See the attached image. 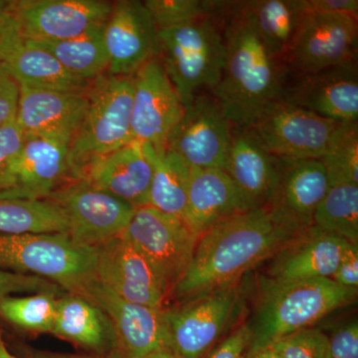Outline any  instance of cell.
I'll list each match as a JSON object with an SVG mask.
<instances>
[{
  "label": "cell",
  "instance_id": "obj_1",
  "mask_svg": "<svg viewBox=\"0 0 358 358\" xmlns=\"http://www.w3.org/2000/svg\"><path fill=\"white\" fill-rule=\"evenodd\" d=\"M301 230L271 206L221 221L199 238L192 262L174 286V296L185 301L239 282L245 273L279 253Z\"/></svg>",
  "mask_w": 358,
  "mask_h": 358
},
{
  "label": "cell",
  "instance_id": "obj_2",
  "mask_svg": "<svg viewBox=\"0 0 358 358\" xmlns=\"http://www.w3.org/2000/svg\"><path fill=\"white\" fill-rule=\"evenodd\" d=\"M225 57L212 96L234 127H248L261 110L280 100L286 66L263 41L249 1L228 3L223 15Z\"/></svg>",
  "mask_w": 358,
  "mask_h": 358
},
{
  "label": "cell",
  "instance_id": "obj_3",
  "mask_svg": "<svg viewBox=\"0 0 358 358\" xmlns=\"http://www.w3.org/2000/svg\"><path fill=\"white\" fill-rule=\"evenodd\" d=\"M357 289L345 288L331 279L263 282L262 296L251 326L250 348L271 345L313 327L339 308L357 301Z\"/></svg>",
  "mask_w": 358,
  "mask_h": 358
},
{
  "label": "cell",
  "instance_id": "obj_4",
  "mask_svg": "<svg viewBox=\"0 0 358 358\" xmlns=\"http://www.w3.org/2000/svg\"><path fill=\"white\" fill-rule=\"evenodd\" d=\"M96 247L77 243L67 233L0 234V268L43 278L84 296L96 280Z\"/></svg>",
  "mask_w": 358,
  "mask_h": 358
},
{
  "label": "cell",
  "instance_id": "obj_5",
  "mask_svg": "<svg viewBox=\"0 0 358 358\" xmlns=\"http://www.w3.org/2000/svg\"><path fill=\"white\" fill-rule=\"evenodd\" d=\"M88 108L69 148L70 178L81 180L93 160L110 154L133 141V76L101 75L92 81Z\"/></svg>",
  "mask_w": 358,
  "mask_h": 358
},
{
  "label": "cell",
  "instance_id": "obj_6",
  "mask_svg": "<svg viewBox=\"0 0 358 358\" xmlns=\"http://www.w3.org/2000/svg\"><path fill=\"white\" fill-rule=\"evenodd\" d=\"M217 17L159 30L160 62L185 107L199 90L212 91L220 81L225 43Z\"/></svg>",
  "mask_w": 358,
  "mask_h": 358
},
{
  "label": "cell",
  "instance_id": "obj_7",
  "mask_svg": "<svg viewBox=\"0 0 358 358\" xmlns=\"http://www.w3.org/2000/svg\"><path fill=\"white\" fill-rule=\"evenodd\" d=\"M242 289L237 282L210 289L164 308L169 350L179 358L207 355L241 310Z\"/></svg>",
  "mask_w": 358,
  "mask_h": 358
},
{
  "label": "cell",
  "instance_id": "obj_8",
  "mask_svg": "<svg viewBox=\"0 0 358 358\" xmlns=\"http://www.w3.org/2000/svg\"><path fill=\"white\" fill-rule=\"evenodd\" d=\"M338 124L280 99L245 128L275 159H320Z\"/></svg>",
  "mask_w": 358,
  "mask_h": 358
},
{
  "label": "cell",
  "instance_id": "obj_9",
  "mask_svg": "<svg viewBox=\"0 0 358 358\" xmlns=\"http://www.w3.org/2000/svg\"><path fill=\"white\" fill-rule=\"evenodd\" d=\"M122 236L150 262L169 292L192 262L199 238L182 219L138 207Z\"/></svg>",
  "mask_w": 358,
  "mask_h": 358
},
{
  "label": "cell",
  "instance_id": "obj_10",
  "mask_svg": "<svg viewBox=\"0 0 358 358\" xmlns=\"http://www.w3.org/2000/svg\"><path fill=\"white\" fill-rule=\"evenodd\" d=\"M358 16L303 14L285 60L299 76L357 61Z\"/></svg>",
  "mask_w": 358,
  "mask_h": 358
},
{
  "label": "cell",
  "instance_id": "obj_11",
  "mask_svg": "<svg viewBox=\"0 0 358 358\" xmlns=\"http://www.w3.org/2000/svg\"><path fill=\"white\" fill-rule=\"evenodd\" d=\"M48 200L64 212L68 235L89 247L121 236L136 210L133 204L83 180L57 190Z\"/></svg>",
  "mask_w": 358,
  "mask_h": 358
},
{
  "label": "cell",
  "instance_id": "obj_12",
  "mask_svg": "<svg viewBox=\"0 0 358 358\" xmlns=\"http://www.w3.org/2000/svg\"><path fill=\"white\" fill-rule=\"evenodd\" d=\"M234 126L213 96L197 94L167 140L166 150L190 167L225 169Z\"/></svg>",
  "mask_w": 358,
  "mask_h": 358
},
{
  "label": "cell",
  "instance_id": "obj_13",
  "mask_svg": "<svg viewBox=\"0 0 358 358\" xmlns=\"http://www.w3.org/2000/svg\"><path fill=\"white\" fill-rule=\"evenodd\" d=\"M131 138L155 150H166L167 140L185 113V106L159 58L134 75Z\"/></svg>",
  "mask_w": 358,
  "mask_h": 358
},
{
  "label": "cell",
  "instance_id": "obj_14",
  "mask_svg": "<svg viewBox=\"0 0 358 358\" xmlns=\"http://www.w3.org/2000/svg\"><path fill=\"white\" fill-rule=\"evenodd\" d=\"M23 39L74 38L105 24L113 3L103 0L9 1Z\"/></svg>",
  "mask_w": 358,
  "mask_h": 358
},
{
  "label": "cell",
  "instance_id": "obj_15",
  "mask_svg": "<svg viewBox=\"0 0 358 358\" xmlns=\"http://www.w3.org/2000/svg\"><path fill=\"white\" fill-rule=\"evenodd\" d=\"M70 140L24 136L0 200H45L69 176Z\"/></svg>",
  "mask_w": 358,
  "mask_h": 358
},
{
  "label": "cell",
  "instance_id": "obj_16",
  "mask_svg": "<svg viewBox=\"0 0 358 358\" xmlns=\"http://www.w3.org/2000/svg\"><path fill=\"white\" fill-rule=\"evenodd\" d=\"M109 59L108 74L134 76L159 56V29L143 1L122 0L113 4L103 27Z\"/></svg>",
  "mask_w": 358,
  "mask_h": 358
},
{
  "label": "cell",
  "instance_id": "obj_17",
  "mask_svg": "<svg viewBox=\"0 0 358 358\" xmlns=\"http://www.w3.org/2000/svg\"><path fill=\"white\" fill-rule=\"evenodd\" d=\"M96 279L131 303L162 310L169 294L155 268L133 244L117 236L96 247Z\"/></svg>",
  "mask_w": 358,
  "mask_h": 358
},
{
  "label": "cell",
  "instance_id": "obj_18",
  "mask_svg": "<svg viewBox=\"0 0 358 358\" xmlns=\"http://www.w3.org/2000/svg\"><path fill=\"white\" fill-rule=\"evenodd\" d=\"M84 296L107 315L122 358H141L157 350H169L162 319L164 308L157 310L126 301L96 279Z\"/></svg>",
  "mask_w": 358,
  "mask_h": 358
},
{
  "label": "cell",
  "instance_id": "obj_19",
  "mask_svg": "<svg viewBox=\"0 0 358 358\" xmlns=\"http://www.w3.org/2000/svg\"><path fill=\"white\" fill-rule=\"evenodd\" d=\"M298 77L285 86L281 100L339 124L357 122V61Z\"/></svg>",
  "mask_w": 358,
  "mask_h": 358
},
{
  "label": "cell",
  "instance_id": "obj_20",
  "mask_svg": "<svg viewBox=\"0 0 358 358\" xmlns=\"http://www.w3.org/2000/svg\"><path fill=\"white\" fill-rule=\"evenodd\" d=\"M20 87L16 122L24 136H44L72 141L88 108L86 93Z\"/></svg>",
  "mask_w": 358,
  "mask_h": 358
},
{
  "label": "cell",
  "instance_id": "obj_21",
  "mask_svg": "<svg viewBox=\"0 0 358 358\" xmlns=\"http://www.w3.org/2000/svg\"><path fill=\"white\" fill-rule=\"evenodd\" d=\"M224 171L250 209L271 206L280 182L279 159L268 155L246 128L234 127Z\"/></svg>",
  "mask_w": 358,
  "mask_h": 358
},
{
  "label": "cell",
  "instance_id": "obj_22",
  "mask_svg": "<svg viewBox=\"0 0 358 358\" xmlns=\"http://www.w3.org/2000/svg\"><path fill=\"white\" fill-rule=\"evenodd\" d=\"M348 243L315 225L303 229L279 252L270 267L280 282L331 279Z\"/></svg>",
  "mask_w": 358,
  "mask_h": 358
},
{
  "label": "cell",
  "instance_id": "obj_23",
  "mask_svg": "<svg viewBox=\"0 0 358 358\" xmlns=\"http://www.w3.org/2000/svg\"><path fill=\"white\" fill-rule=\"evenodd\" d=\"M152 176V164L143 145L133 141L93 160L85 169L81 180L138 208L148 205Z\"/></svg>",
  "mask_w": 358,
  "mask_h": 358
},
{
  "label": "cell",
  "instance_id": "obj_24",
  "mask_svg": "<svg viewBox=\"0 0 358 358\" xmlns=\"http://www.w3.org/2000/svg\"><path fill=\"white\" fill-rule=\"evenodd\" d=\"M251 210L225 171L190 167L185 222L199 238L216 224Z\"/></svg>",
  "mask_w": 358,
  "mask_h": 358
},
{
  "label": "cell",
  "instance_id": "obj_25",
  "mask_svg": "<svg viewBox=\"0 0 358 358\" xmlns=\"http://www.w3.org/2000/svg\"><path fill=\"white\" fill-rule=\"evenodd\" d=\"M280 182L271 207L300 229L313 225V214L329 188L320 159H279Z\"/></svg>",
  "mask_w": 358,
  "mask_h": 358
},
{
  "label": "cell",
  "instance_id": "obj_26",
  "mask_svg": "<svg viewBox=\"0 0 358 358\" xmlns=\"http://www.w3.org/2000/svg\"><path fill=\"white\" fill-rule=\"evenodd\" d=\"M1 68L20 86L28 88L86 93L92 83L75 76L50 53L26 43L25 40Z\"/></svg>",
  "mask_w": 358,
  "mask_h": 358
},
{
  "label": "cell",
  "instance_id": "obj_27",
  "mask_svg": "<svg viewBox=\"0 0 358 358\" xmlns=\"http://www.w3.org/2000/svg\"><path fill=\"white\" fill-rule=\"evenodd\" d=\"M52 334L96 352L115 341L107 315L93 301L76 294L59 296Z\"/></svg>",
  "mask_w": 358,
  "mask_h": 358
},
{
  "label": "cell",
  "instance_id": "obj_28",
  "mask_svg": "<svg viewBox=\"0 0 358 358\" xmlns=\"http://www.w3.org/2000/svg\"><path fill=\"white\" fill-rule=\"evenodd\" d=\"M141 145L152 169L148 205L185 221L190 166L171 150Z\"/></svg>",
  "mask_w": 358,
  "mask_h": 358
},
{
  "label": "cell",
  "instance_id": "obj_29",
  "mask_svg": "<svg viewBox=\"0 0 358 358\" xmlns=\"http://www.w3.org/2000/svg\"><path fill=\"white\" fill-rule=\"evenodd\" d=\"M103 26L65 40H25L57 59L65 69L85 81L92 82L106 74L109 59L103 39Z\"/></svg>",
  "mask_w": 358,
  "mask_h": 358
},
{
  "label": "cell",
  "instance_id": "obj_30",
  "mask_svg": "<svg viewBox=\"0 0 358 358\" xmlns=\"http://www.w3.org/2000/svg\"><path fill=\"white\" fill-rule=\"evenodd\" d=\"M64 212L51 200H0V234L67 233Z\"/></svg>",
  "mask_w": 358,
  "mask_h": 358
},
{
  "label": "cell",
  "instance_id": "obj_31",
  "mask_svg": "<svg viewBox=\"0 0 358 358\" xmlns=\"http://www.w3.org/2000/svg\"><path fill=\"white\" fill-rule=\"evenodd\" d=\"M257 28L268 50L284 63L303 13L299 0L249 1ZM286 66V65H285Z\"/></svg>",
  "mask_w": 358,
  "mask_h": 358
},
{
  "label": "cell",
  "instance_id": "obj_32",
  "mask_svg": "<svg viewBox=\"0 0 358 358\" xmlns=\"http://www.w3.org/2000/svg\"><path fill=\"white\" fill-rule=\"evenodd\" d=\"M313 225L348 243L358 244V185L329 186L313 214Z\"/></svg>",
  "mask_w": 358,
  "mask_h": 358
},
{
  "label": "cell",
  "instance_id": "obj_33",
  "mask_svg": "<svg viewBox=\"0 0 358 358\" xmlns=\"http://www.w3.org/2000/svg\"><path fill=\"white\" fill-rule=\"evenodd\" d=\"M61 294L42 292L0 299V315L26 331L52 333Z\"/></svg>",
  "mask_w": 358,
  "mask_h": 358
},
{
  "label": "cell",
  "instance_id": "obj_34",
  "mask_svg": "<svg viewBox=\"0 0 358 358\" xmlns=\"http://www.w3.org/2000/svg\"><path fill=\"white\" fill-rule=\"evenodd\" d=\"M329 186L358 185V124L341 122L322 155Z\"/></svg>",
  "mask_w": 358,
  "mask_h": 358
},
{
  "label": "cell",
  "instance_id": "obj_35",
  "mask_svg": "<svg viewBox=\"0 0 358 358\" xmlns=\"http://www.w3.org/2000/svg\"><path fill=\"white\" fill-rule=\"evenodd\" d=\"M229 2L205 0H147L143 4L157 29L189 24L207 17L222 16Z\"/></svg>",
  "mask_w": 358,
  "mask_h": 358
},
{
  "label": "cell",
  "instance_id": "obj_36",
  "mask_svg": "<svg viewBox=\"0 0 358 358\" xmlns=\"http://www.w3.org/2000/svg\"><path fill=\"white\" fill-rule=\"evenodd\" d=\"M326 334L315 327L271 343L282 358H327Z\"/></svg>",
  "mask_w": 358,
  "mask_h": 358
},
{
  "label": "cell",
  "instance_id": "obj_37",
  "mask_svg": "<svg viewBox=\"0 0 358 358\" xmlns=\"http://www.w3.org/2000/svg\"><path fill=\"white\" fill-rule=\"evenodd\" d=\"M64 291L58 285L54 284L43 278L35 275L9 272L0 268V299L18 294H37L50 292L62 294Z\"/></svg>",
  "mask_w": 358,
  "mask_h": 358
},
{
  "label": "cell",
  "instance_id": "obj_38",
  "mask_svg": "<svg viewBox=\"0 0 358 358\" xmlns=\"http://www.w3.org/2000/svg\"><path fill=\"white\" fill-rule=\"evenodd\" d=\"M24 141V134L16 120L0 128V193L6 188L9 169Z\"/></svg>",
  "mask_w": 358,
  "mask_h": 358
},
{
  "label": "cell",
  "instance_id": "obj_39",
  "mask_svg": "<svg viewBox=\"0 0 358 358\" xmlns=\"http://www.w3.org/2000/svg\"><path fill=\"white\" fill-rule=\"evenodd\" d=\"M23 41L9 1H0V67Z\"/></svg>",
  "mask_w": 358,
  "mask_h": 358
},
{
  "label": "cell",
  "instance_id": "obj_40",
  "mask_svg": "<svg viewBox=\"0 0 358 358\" xmlns=\"http://www.w3.org/2000/svg\"><path fill=\"white\" fill-rule=\"evenodd\" d=\"M327 358H358L357 320L339 327L327 338Z\"/></svg>",
  "mask_w": 358,
  "mask_h": 358
},
{
  "label": "cell",
  "instance_id": "obj_41",
  "mask_svg": "<svg viewBox=\"0 0 358 358\" xmlns=\"http://www.w3.org/2000/svg\"><path fill=\"white\" fill-rule=\"evenodd\" d=\"M252 338L253 333L251 326L242 324L234 333L224 339L206 358H244L251 346Z\"/></svg>",
  "mask_w": 358,
  "mask_h": 358
},
{
  "label": "cell",
  "instance_id": "obj_42",
  "mask_svg": "<svg viewBox=\"0 0 358 358\" xmlns=\"http://www.w3.org/2000/svg\"><path fill=\"white\" fill-rule=\"evenodd\" d=\"M20 96V85L0 67V128L16 119Z\"/></svg>",
  "mask_w": 358,
  "mask_h": 358
},
{
  "label": "cell",
  "instance_id": "obj_43",
  "mask_svg": "<svg viewBox=\"0 0 358 358\" xmlns=\"http://www.w3.org/2000/svg\"><path fill=\"white\" fill-rule=\"evenodd\" d=\"M331 279L345 288H358V244L346 247Z\"/></svg>",
  "mask_w": 358,
  "mask_h": 358
},
{
  "label": "cell",
  "instance_id": "obj_44",
  "mask_svg": "<svg viewBox=\"0 0 358 358\" xmlns=\"http://www.w3.org/2000/svg\"><path fill=\"white\" fill-rule=\"evenodd\" d=\"M303 14H352L358 16L357 0H299Z\"/></svg>",
  "mask_w": 358,
  "mask_h": 358
},
{
  "label": "cell",
  "instance_id": "obj_45",
  "mask_svg": "<svg viewBox=\"0 0 358 358\" xmlns=\"http://www.w3.org/2000/svg\"><path fill=\"white\" fill-rule=\"evenodd\" d=\"M244 358H282L273 345L249 348Z\"/></svg>",
  "mask_w": 358,
  "mask_h": 358
},
{
  "label": "cell",
  "instance_id": "obj_46",
  "mask_svg": "<svg viewBox=\"0 0 358 358\" xmlns=\"http://www.w3.org/2000/svg\"><path fill=\"white\" fill-rule=\"evenodd\" d=\"M141 358H179L169 350H160Z\"/></svg>",
  "mask_w": 358,
  "mask_h": 358
},
{
  "label": "cell",
  "instance_id": "obj_47",
  "mask_svg": "<svg viewBox=\"0 0 358 358\" xmlns=\"http://www.w3.org/2000/svg\"><path fill=\"white\" fill-rule=\"evenodd\" d=\"M0 358H17L9 352L1 334H0Z\"/></svg>",
  "mask_w": 358,
  "mask_h": 358
},
{
  "label": "cell",
  "instance_id": "obj_48",
  "mask_svg": "<svg viewBox=\"0 0 358 358\" xmlns=\"http://www.w3.org/2000/svg\"><path fill=\"white\" fill-rule=\"evenodd\" d=\"M34 358H84V357H61V355H39V357H35Z\"/></svg>",
  "mask_w": 358,
  "mask_h": 358
}]
</instances>
